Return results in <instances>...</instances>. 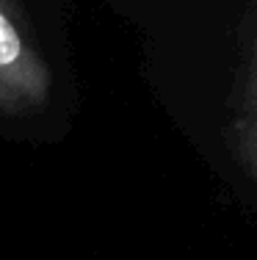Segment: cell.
<instances>
[{"instance_id": "6da1fadb", "label": "cell", "mask_w": 257, "mask_h": 260, "mask_svg": "<svg viewBox=\"0 0 257 260\" xmlns=\"http://www.w3.org/2000/svg\"><path fill=\"white\" fill-rule=\"evenodd\" d=\"M53 75L14 0H0V114H39L50 103Z\"/></svg>"}, {"instance_id": "7a4b0ae2", "label": "cell", "mask_w": 257, "mask_h": 260, "mask_svg": "<svg viewBox=\"0 0 257 260\" xmlns=\"http://www.w3.org/2000/svg\"><path fill=\"white\" fill-rule=\"evenodd\" d=\"M232 152L246 175L257 183V47L252 55V67L243 86L241 108L232 122Z\"/></svg>"}]
</instances>
